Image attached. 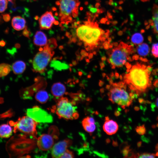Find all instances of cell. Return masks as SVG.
Instances as JSON below:
<instances>
[{"label":"cell","mask_w":158,"mask_h":158,"mask_svg":"<svg viewBox=\"0 0 158 158\" xmlns=\"http://www.w3.org/2000/svg\"><path fill=\"white\" fill-rule=\"evenodd\" d=\"M151 70L150 66L137 62L127 69L128 73L124 77V81L135 94L141 95L151 86Z\"/></svg>","instance_id":"6da1fadb"},{"label":"cell","mask_w":158,"mask_h":158,"mask_svg":"<svg viewBox=\"0 0 158 158\" xmlns=\"http://www.w3.org/2000/svg\"><path fill=\"white\" fill-rule=\"evenodd\" d=\"M102 29L94 25L93 22L79 25L76 29V35L79 39L90 47V50L97 48L101 41ZM87 46V47H88Z\"/></svg>","instance_id":"7a4b0ae2"},{"label":"cell","mask_w":158,"mask_h":158,"mask_svg":"<svg viewBox=\"0 0 158 158\" xmlns=\"http://www.w3.org/2000/svg\"><path fill=\"white\" fill-rule=\"evenodd\" d=\"M57 45L55 39L51 38L48 40L43 48L36 54L32 62L34 71L40 73L44 71L54 54L53 49Z\"/></svg>","instance_id":"3957f363"},{"label":"cell","mask_w":158,"mask_h":158,"mask_svg":"<svg viewBox=\"0 0 158 158\" xmlns=\"http://www.w3.org/2000/svg\"><path fill=\"white\" fill-rule=\"evenodd\" d=\"M134 52L132 45L121 42L118 46L112 49L107 61L111 64L112 68L121 67L125 64L127 60L132 61L129 55Z\"/></svg>","instance_id":"277c9868"},{"label":"cell","mask_w":158,"mask_h":158,"mask_svg":"<svg viewBox=\"0 0 158 158\" xmlns=\"http://www.w3.org/2000/svg\"><path fill=\"white\" fill-rule=\"evenodd\" d=\"M108 93L109 99L113 103L116 104L123 108L129 107L131 104L135 96L132 92L128 93L126 85L123 87L118 86L117 83H113Z\"/></svg>","instance_id":"5b68a950"},{"label":"cell","mask_w":158,"mask_h":158,"mask_svg":"<svg viewBox=\"0 0 158 158\" xmlns=\"http://www.w3.org/2000/svg\"><path fill=\"white\" fill-rule=\"evenodd\" d=\"M74 102L66 97H61L57 100L54 110L60 118L73 120L78 118L79 114Z\"/></svg>","instance_id":"8992f818"},{"label":"cell","mask_w":158,"mask_h":158,"mask_svg":"<svg viewBox=\"0 0 158 158\" xmlns=\"http://www.w3.org/2000/svg\"><path fill=\"white\" fill-rule=\"evenodd\" d=\"M9 123L10 125L14 126L15 133L19 131L25 135L37 138L36 128L38 123L28 116L19 118L15 122L11 121Z\"/></svg>","instance_id":"52a82bcc"},{"label":"cell","mask_w":158,"mask_h":158,"mask_svg":"<svg viewBox=\"0 0 158 158\" xmlns=\"http://www.w3.org/2000/svg\"><path fill=\"white\" fill-rule=\"evenodd\" d=\"M79 0H59L56 4L59 6V17L61 22H69L72 20L71 16L73 13L78 14Z\"/></svg>","instance_id":"ba28073f"},{"label":"cell","mask_w":158,"mask_h":158,"mask_svg":"<svg viewBox=\"0 0 158 158\" xmlns=\"http://www.w3.org/2000/svg\"><path fill=\"white\" fill-rule=\"evenodd\" d=\"M59 130L55 126H52L49 129L47 134L40 135L37 139V145L40 150L47 151L52 148L54 142L58 138Z\"/></svg>","instance_id":"9c48e42d"},{"label":"cell","mask_w":158,"mask_h":158,"mask_svg":"<svg viewBox=\"0 0 158 158\" xmlns=\"http://www.w3.org/2000/svg\"><path fill=\"white\" fill-rule=\"evenodd\" d=\"M26 114L38 123H50L53 121V117L50 114L37 106L28 109Z\"/></svg>","instance_id":"30bf717a"},{"label":"cell","mask_w":158,"mask_h":158,"mask_svg":"<svg viewBox=\"0 0 158 158\" xmlns=\"http://www.w3.org/2000/svg\"><path fill=\"white\" fill-rule=\"evenodd\" d=\"M72 143L71 140L66 139L54 145L52 148L51 155L53 158H60Z\"/></svg>","instance_id":"8fae6325"},{"label":"cell","mask_w":158,"mask_h":158,"mask_svg":"<svg viewBox=\"0 0 158 158\" xmlns=\"http://www.w3.org/2000/svg\"><path fill=\"white\" fill-rule=\"evenodd\" d=\"M55 21L52 12L50 11L46 12L39 19V22L40 29L41 30L50 29Z\"/></svg>","instance_id":"7c38bea8"},{"label":"cell","mask_w":158,"mask_h":158,"mask_svg":"<svg viewBox=\"0 0 158 158\" xmlns=\"http://www.w3.org/2000/svg\"><path fill=\"white\" fill-rule=\"evenodd\" d=\"M118 126L117 123L112 120H107L103 126V129L107 134L109 135L115 134L118 131Z\"/></svg>","instance_id":"4fadbf2b"},{"label":"cell","mask_w":158,"mask_h":158,"mask_svg":"<svg viewBox=\"0 0 158 158\" xmlns=\"http://www.w3.org/2000/svg\"><path fill=\"white\" fill-rule=\"evenodd\" d=\"M94 119L92 117L87 116L84 118L82 122L84 129L88 133L93 132L95 129L96 126Z\"/></svg>","instance_id":"5bb4252c"},{"label":"cell","mask_w":158,"mask_h":158,"mask_svg":"<svg viewBox=\"0 0 158 158\" xmlns=\"http://www.w3.org/2000/svg\"><path fill=\"white\" fill-rule=\"evenodd\" d=\"M66 90L64 85L60 82L54 84L51 89L52 94L56 97H61L65 93Z\"/></svg>","instance_id":"9a60e30c"},{"label":"cell","mask_w":158,"mask_h":158,"mask_svg":"<svg viewBox=\"0 0 158 158\" xmlns=\"http://www.w3.org/2000/svg\"><path fill=\"white\" fill-rule=\"evenodd\" d=\"M152 12V19L150 22L154 32L158 35V5H153Z\"/></svg>","instance_id":"2e32d148"},{"label":"cell","mask_w":158,"mask_h":158,"mask_svg":"<svg viewBox=\"0 0 158 158\" xmlns=\"http://www.w3.org/2000/svg\"><path fill=\"white\" fill-rule=\"evenodd\" d=\"M47 36L45 34L40 31H37L34 37V44L38 46H45L47 43Z\"/></svg>","instance_id":"e0dca14e"},{"label":"cell","mask_w":158,"mask_h":158,"mask_svg":"<svg viewBox=\"0 0 158 158\" xmlns=\"http://www.w3.org/2000/svg\"><path fill=\"white\" fill-rule=\"evenodd\" d=\"M26 22L25 20L20 16L14 17L12 20L11 24L13 28L17 30H20L25 28Z\"/></svg>","instance_id":"ac0fdd59"},{"label":"cell","mask_w":158,"mask_h":158,"mask_svg":"<svg viewBox=\"0 0 158 158\" xmlns=\"http://www.w3.org/2000/svg\"><path fill=\"white\" fill-rule=\"evenodd\" d=\"M13 72L16 74H21L23 73L26 68L25 63L21 60H18L14 62L12 65Z\"/></svg>","instance_id":"d6986e66"},{"label":"cell","mask_w":158,"mask_h":158,"mask_svg":"<svg viewBox=\"0 0 158 158\" xmlns=\"http://www.w3.org/2000/svg\"><path fill=\"white\" fill-rule=\"evenodd\" d=\"M12 133V128L8 124H4L0 126V137L8 138L10 137Z\"/></svg>","instance_id":"ffe728a7"},{"label":"cell","mask_w":158,"mask_h":158,"mask_svg":"<svg viewBox=\"0 0 158 158\" xmlns=\"http://www.w3.org/2000/svg\"><path fill=\"white\" fill-rule=\"evenodd\" d=\"M136 50L137 53L140 56H147L150 51V48L146 43H141L138 45Z\"/></svg>","instance_id":"44dd1931"},{"label":"cell","mask_w":158,"mask_h":158,"mask_svg":"<svg viewBox=\"0 0 158 158\" xmlns=\"http://www.w3.org/2000/svg\"><path fill=\"white\" fill-rule=\"evenodd\" d=\"M36 99L42 104L46 102L49 99V95L47 92L44 90L38 91L35 95Z\"/></svg>","instance_id":"7402d4cb"},{"label":"cell","mask_w":158,"mask_h":158,"mask_svg":"<svg viewBox=\"0 0 158 158\" xmlns=\"http://www.w3.org/2000/svg\"><path fill=\"white\" fill-rule=\"evenodd\" d=\"M11 66L7 63H2L0 64V77L7 75L11 70Z\"/></svg>","instance_id":"603a6c76"},{"label":"cell","mask_w":158,"mask_h":158,"mask_svg":"<svg viewBox=\"0 0 158 158\" xmlns=\"http://www.w3.org/2000/svg\"><path fill=\"white\" fill-rule=\"evenodd\" d=\"M144 40L142 35L138 32L135 33L132 36L131 40L132 43L135 45H138L142 43Z\"/></svg>","instance_id":"cb8c5ba5"},{"label":"cell","mask_w":158,"mask_h":158,"mask_svg":"<svg viewBox=\"0 0 158 158\" xmlns=\"http://www.w3.org/2000/svg\"><path fill=\"white\" fill-rule=\"evenodd\" d=\"M134 157L138 158H155L158 157V152L156 154L149 153H138L133 155Z\"/></svg>","instance_id":"d4e9b609"},{"label":"cell","mask_w":158,"mask_h":158,"mask_svg":"<svg viewBox=\"0 0 158 158\" xmlns=\"http://www.w3.org/2000/svg\"><path fill=\"white\" fill-rule=\"evenodd\" d=\"M13 112L11 109H9L4 113L0 114V118L4 119L6 118L10 117L13 116Z\"/></svg>","instance_id":"484cf974"},{"label":"cell","mask_w":158,"mask_h":158,"mask_svg":"<svg viewBox=\"0 0 158 158\" xmlns=\"http://www.w3.org/2000/svg\"><path fill=\"white\" fill-rule=\"evenodd\" d=\"M152 53L154 57L158 58V43H154L152 44Z\"/></svg>","instance_id":"4316f807"},{"label":"cell","mask_w":158,"mask_h":158,"mask_svg":"<svg viewBox=\"0 0 158 158\" xmlns=\"http://www.w3.org/2000/svg\"><path fill=\"white\" fill-rule=\"evenodd\" d=\"M7 4V0H0V13L3 12L6 10Z\"/></svg>","instance_id":"83f0119b"},{"label":"cell","mask_w":158,"mask_h":158,"mask_svg":"<svg viewBox=\"0 0 158 158\" xmlns=\"http://www.w3.org/2000/svg\"><path fill=\"white\" fill-rule=\"evenodd\" d=\"M74 157L73 153L71 151L67 149L63 154L61 156L60 158H72Z\"/></svg>","instance_id":"f1b7e54d"},{"label":"cell","mask_w":158,"mask_h":158,"mask_svg":"<svg viewBox=\"0 0 158 158\" xmlns=\"http://www.w3.org/2000/svg\"><path fill=\"white\" fill-rule=\"evenodd\" d=\"M136 132L139 135H143L146 132V129L144 125L137 126L135 128Z\"/></svg>","instance_id":"f546056e"},{"label":"cell","mask_w":158,"mask_h":158,"mask_svg":"<svg viewBox=\"0 0 158 158\" xmlns=\"http://www.w3.org/2000/svg\"><path fill=\"white\" fill-rule=\"evenodd\" d=\"M30 32L28 30L27 27H26L23 31V34L25 37H29L30 36Z\"/></svg>","instance_id":"4dcf8cb0"},{"label":"cell","mask_w":158,"mask_h":158,"mask_svg":"<svg viewBox=\"0 0 158 158\" xmlns=\"http://www.w3.org/2000/svg\"><path fill=\"white\" fill-rule=\"evenodd\" d=\"M3 16L4 20L6 22L9 21L10 19V16L8 14H3Z\"/></svg>","instance_id":"1f68e13d"},{"label":"cell","mask_w":158,"mask_h":158,"mask_svg":"<svg viewBox=\"0 0 158 158\" xmlns=\"http://www.w3.org/2000/svg\"><path fill=\"white\" fill-rule=\"evenodd\" d=\"M110 42L108 41H105L103 44V46L104 48L107 49H109V48Z\"/></svg>","instance_id":"d6a6232c"},{"label":"cell","mask_w":158,"mask_h":158,"mask_svg":"<svg viewBox=\"0 0 158 158\" xmlns=\"http://www.w3.org/2000/svg\"><path fill=\"white\" fill-rule=\"evenodd\" d=\"M97 9L98 8H94L93 7L89 9L92 13H95L96 12H97Z\"/></svg>","instance_id":"836d02e7"},{"label":"cell","mask_w":158,"mask_h":158,"mask_svg":"<svg viewBox=\"0 0 158 158\" xmlns=\"http://www.w3.org/2000/svg\"><path fill=\"white\" fill-rule=\"evenodd\" d=\"M108 21L107 18H102L100 21V23L102 24H105L106 22Z\"/></svg>","instance_id":"e575fe53"},{"label":"cell","mask_w":158,"mask_h":158,"mask_svg":"<svg viewBox=\"0 0 158 158\" xmlns=\"http://www.w3.org/2000/svg\"><path fill=\"white\" fill-rule=\"evenodd\" d=\"M6 44L4 40H1L0 41V46L1 47H4Z\"/></svg>","instance_id":"d590c367"},{"label":"cell","mask_w":158,"mask_h":158,"mask_svg":"<svg viewBox=\"0 0 158 158\" xmlns=\"http://www.w3.org/2000/svg\"><path fill=\"white\" fill-rule=\"evenodd\" d=\"M109 4L111 6H113L114 4L113 0H109Z\"/></svg>","instance_id":"8d00e7d4"},{"label":"cell","mask_w":158,"mask_h":158,"mask_svg":"<svg viewBox=\"0 0 158 158\" xmlns=\"http://www.w3.org/2000/svg\"><path fill=\"white\" fill-rule=\"evenodd\" d=\"M100 6V4L99 2H97L96 3L95 5V8H98Z\"/></svg>","instance_id":"74e56055"},{"label":"cell","mask_w":158,"mask_h":158,"mask_svg":"<svg viewBox=\"0 0 158 158\" xmlns=\"http://www.w3.org/2000/svg\"><path fill=\"white\" fill-rule=\"evenodd\" d=\"M118 21L116 20H114L111 22L112 24L114 25H116L118 23Z\"/></svg>","instance_id":"f35d334b"},{"label":"cell","mask_w":158,"mask_h":158,"mask_svg":"<svg viewBox=\"0 0 158 158\" xmlns=\"http://www.w3.org/2000/svg\"><path fill=\"white\" fill-rule=\"evenodd\" d=\"M104 84V83L101 80L99 81V85L100 86H102Z\"/></svg>","instance_id":"ab89813d"},{"label":"cell","mask_w":158,"mask_h":158,"mask_svg":"<svg viewBox=\"0 0 158 158\" xmlns=\"http://www.w3.org/2000/svg\"><path fill=\"white\" fill-rule=\"evenodd\" d=\"M100 65L101 68H102L104 67V65L103 62L100 63Z\"/></svg>","instance_id":"60d3db41"},{"label":"cell","mask_w":158,"mask_h":158,"mask_svg":"<svg viewBox=\"0 0 158 158\" xmlns=\"http://www.w3.org/2000/svg\"><path fill=\"white\" fill-rule=\"evenodd\" d=\"M118 34L119 36L123 34V32L121 31H120L118 32Z\"/></svg>","instance_id":"b9f144b4"},{"label":"cell","mask_w":158,"mask_h":158,"mask_svg":"<svg viewBox=\"0 0 158 158\" xmlns=\"http://www.w3.org/2000/svg\"><path fill=\"white\" fill-rule=\"evenodd\" d=\"M93 56V54L92 53H90L89 55V58L90 59H91Z\"/></svg>","instance_id":"7bdbcfd3"},{"label":"cell","mask_w":158,"mask_h":158,"mask_svg":"<svg viewBox=\"0 0 158 158\" xmlns=\"http://www.w3.org/2000/svg\"><path fill=\"white\" fill-rule=\"evenodd\" d=\"M156 104L157 107L158 109V98H157L156 101Z\"/></svg>","instance_id":"ee69618b"},{"label":"cell","mask_w":158,"mask_h":158,"mask_svg":"<svg viewBox=\"0 0 158 158\" xmlns=\"http://www.w3.org/2000/svg\"><path fill=\"white\" fill-rule=\"evenodd\" d=\"M101 59L102 61H104L106 59V58L105 56H104Z\"/></svg>","instance_id":"f6af8a7d"},{"label":"cell","mask_w":158,"mask_h":158,"mask_svg":"<svg viewBox=\"0 0 158 158\" xmlns=\"http://www.w3.org/2000/svg\"><path fill=\"white\" fill-rule=\"evenodd\" d=\"M93 7V6L91 4H90L89 5V6L88 7V8L89 9L92 8Z\"/></svg>","instance_id":"bcb514c9"},{"label":"cell","mask_w":158,"mask_h":158,"mask_svg":"<svg viewBox=\"0 0 158 158\" xmlns=\"http://www.w3.org/2000/svg\"><path fill=\"white\" fill-rule=\"evenodd\" d=\"M115 76L116 78H118L119 77V74L117 73H115Z\"/></svg>","instance_id":"7dc6e473"},{"label":"cell","mask_w":158,"mask_h":158,"mask_svg":"<svg viewBox=\"0 0 158 158\" xmlns=\"http://www.w3.org/2000/svg\"><path fill=\"white\" fill-rule=\"evenodd\" d=\"M113 45H114L115 46H118V44L117 42H115L113 43Z\"/></svg>","instance_id":"c3c4849f"},{"label":"cell","mask_w":158,"mask_h":158,"mask_svg":"<svg viewBox=\"0 0 158 158\" xmlns=\"http://www.w3.org/2000/svg\"><path fill=\"white\" fill-rule=\"evenodd\" d=\"M107 18H108L109 19H112L113 16L111 15L109 16H107Z\"/></svg>","instance_id":"681fc988"},{"label":"cell","mask_w":158,"mask_h":158,"mask_svg":"<svg viewBox=\"0 0 158 158\" xmlns=\"http://www.w3.org/2000/svg\"><path fill=\"white\" fill-rule=\"evenodd\" d=\"M107 40L108 42H110L111 41V38L110 37H108L107 38Z\"/></svg>","instance_id":"f907efd6"},{"label":"cell","mask_w":158,"mask_h":158,"mask_svg":"<svg viewBox=\"0 0 158 158\" xmlns=\"http://www.w3.org/2000/svg\"><path fill=\"white\" fill-rule=\"evenodd\" d=\"M111 15V13L109 11H107V16H108Z\"/></svg>","instance_id":"816d5d0a"},{"label":"cell","mask_w":158,"mask_h":158,"mask_svg":"<svg viewBox=\"0 0 158 158\" xmlns=\"http://www.w3.org/2000/svg\"><path fill=\"white\" fill-rule=\"evenodd\" d=\"M123 3V1L122 0H121L118 2V3L119 4H121Z\"/></svg>","instance_id":"f5cc1de1"},{"label":"cell","mask_w":158,"mask_h":158,"mask_svg":"<svg viewBox=\"0 0 158 158\" xmlns=\"http://www.w3.org/2000/svg\"><path fill=\"white\" fill-rule=\"evenodd\" d=\"M118 9L120 10H121L122 9V8L121 6H119L118 7Z\"/></svg>","instance_id":"db71d44e"},{"label":"cell","mask_w":158,"mask_h":158,"mask_svg":"<svg viewBox=\"0 0 158 158\" xmlns=\"http://www.w3.org/2000/svg\"><path fill=\"white\" fill-rule=\"evenodd\" d=\"M141 1L145 2L149 1V0H140Z\"/></svg>","instance_id":"11a10c76"},{"label":"cell","mask_w":158,"mask_h":158,"mask_svg":"<svg viewBox=\"0 0 158 158\" xmlns=\"http://www.w3.org/2000/svg\"><path fill=\"white\" fill-rule=\"evenodd\" d=\"M111 23V22L110 21H107V22H106V24H107V25H109L110 23Z\"/></svg>","instance_id":"9f6ffc18"},{"label":"cell","mask_w":158,"mask_h":158,"mask_svg":"<svg viewBox=\"0 0 158 158\" xmlns=\"http://www.w3.org/2000/svg\"><path fill=\"white\" fill-rule=\"evenodd\" d=\"M110 87V86L109 85H107L106 86V88L107 89H109Z\"/></svg>","instance_id":"6f0895ef"},{"label":"cell","mask_w":158,"mask_h":158,"mask_svg":"<svg viewBox=\"0 0 158 158\" xmlns=\"http://www.w3.org/2000/svg\"><path fill=\"white\" fill-rule=\"evenodd\" d=\"M85 4L86 5H88V1H86L85 2Z\"/></svg>","instance_id":"680465c9"},{"label":"cell","mask_w":158,"mask_h":158,"mask_svg":"<svg viewBox=\"0 0 158 158\" xmlns=\"http://www.w3.org/2000/svg\"><path fill=\"white\" fill-rule=\"evenodd\" d=\"M119 77H120V78L121 80H122V78H123L122 77V76L121 75Z\"/></svg>","instance_id":"91938a15"},{"label":"cell","mask_w":158,"mask_h":158,"mask_svg":"<svg viewBox=\"0 0 158 158\" xmlns=\"http://www.w3.org/2000/svg\"><path fill=\"white\" fill-rule=\"evenodd\" d=\"M106 75V74L105 73H103L102 74V75L103 77H104Z\"/></svg>","instance_id":"94428289"},{"label":"cell","mask_w":158,"mask_h":158,"mask_svg":"<svg viewBox=\"0 0 158 158\" xmlns=\"http://www.w3.org/2000/svg\"><path fill=\"white\" fill-rule=\"evenodd\" d=\"M83 7H80V9L81 10H83Z\"/></svg>","instance_id":"6125c7cd"},{"label":"cell","mask_w":158,"mask_h":158,"mask_svg":"<svg viewBox=\"0 0 158 158\" xmlns=\"http://www.w3.org/2000/svg\"><path fill=\"white\" fill-rule=\"evenodd\" d=\"M113 12H114V13H115V12H116V11H115L114 10H113Z\"/></svg>","instance_id":"be15d7a7"},{"label":"cell","mask_w":158,"mask_h":158,"mask_svg":"<svg viewBox=\"0 0 158 158\" xmlns=\"http://www.w3.org/2000/svg\"><path fill=\"white\" fill-rule=\"evenodd\" d=\"M97 1H99V0H96Z\"/></svg>","instance_id":"e7e4bbea"},{"label":"cell","mask_w":158,"mask_h":158,"mask_svg":"<svg viewBox=\"0 0 158 158\" xmlns=\"http://www.w3.org/2000/svg\"><path fill=\"white\" fill-rule=\"evenodd\" d=\"M1 90H0V93H1Z\"/></svg>","instance_id":"03108f58"},{"label":"cell","mask_w":158,"mask_h":158,"mask_svg":"<svg viewBox=\"0 0 158 158\" xmlns=\"http://www.w3.org/2000/svg\"><path fill=\"white\" fill-rule=\"evenodd\" d=\"M33 0L36 1V0Z\"/></svg>","instance_id":"003e7915"}]
</instances>
